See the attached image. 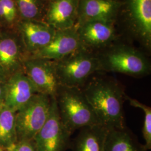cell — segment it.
<instances>
[{
	"label": "cell",
	"instance_id": "cell-1",
	"mask_svg": "<svg viewBox=\"0 0 151 151\" xmlns=\"http://www.w3.org/2000/svg\"><path fill=\"white\" fill-rule=\"evenodd\" d=\"M91 76L81 89L100 124L108 128L125 127L124 103L127 94L122 85L109 76Z\"/></svg>",
	"mask_w": 151,
	"mask_h": 151
},
{
	"label": "cell",
	"instance_id": "cell-2",
	"mask_svg": "<svg viewBox=\"0 0 151 151\" xmlns=\"http://www.w3.org/2000/svg\"><path fill=\"white\" fill-rule=\"evenodd\" d=\"M55 100L61 122L71 134L85 127L100 124L81 88L60 86Z\"/></svg>",
	"mask_w": 151,
	"mask_h": 151
},
{
	"label": "cell",
	"instance_id": "cell-3",
	"mask_svg": "<svg viewBox=\"0 0 151 151\" xmlns=\"http://www.w3.org/2000/svg\"><path fill=\"white\" fill-rule=\"evenodd\" d=\"M99 72H115L134 77H142L151 72V64L140 51L125 44H112L96 53Z\"/></svg>",
	"mask_w": 151,
	"mask_h": 151
},
{
	"label": "cell",
	"instance_id": "cell-4",
	"mask_svg": "<svg viewBox=\"0 0 151 151\" xmlns=\"http://www.w3.org/2000/svg\"><path fill=\"white\" fill-rule=\"evenodd\" d=\"M55 62L60 85L62 86L81 88L91 76L99 72L96 54L82 47Z\"/></svg>",
	"mask_w": 151,
	"mask_h": 151
},
{
	"label": "cell",
	"instance_id": "cell-5",
	"mask_svg": "<svg viewBox=\"0 0 151 151\" xmlns=\"http://www.w3.org/2000/svg\"><path fill=\"white\" fill-rule=\"evenodd\" d=\"M52 98L37 93L16 113L17 141L33 140L48 118Z\"/></svg>",
	"mask_w": 151,
	"mask_h": 151
},
{
	"label": "cell",
	"instance_id": "cell-6",
	"mask_svg": "<svg viewBox=\"0 0 151 151\" xmlns=\"http://www.w3.org/2000/svg\"><path fill=\"white\" fill-rule=\"evenodd\" d=\"M60 119L55 99H52L48 118L33 139L37 151H65L70 148V136Z\"/></svg>",
	"mask_w": 151,
	"mask_h": 151
},
{
	"label": "cell",
	"instance_id": "cell-7",
	"mask_svg": "<svg viewBox=\"0 0 151 151\" xmlns=\"http://www.w3.org/2000/svg\"><path fill=\"white\" fill-rule=\"evenodd\" d=\"M23 68L38 93L55 98L60 85L55 61L29 57L24 60Z\"/></svg>",
	"mask_w": 151,
	"mask_h": 151
},
{
	"label": "cell",
	"instance_id": "cell-8",
	"mask_svg": "<svg viewBox=\"0 0 151 151\" xmlns=\"http://www.w3.org/2000/svg\"><path fill=\"white\" fill-rule=\"evenodd\" d=\"M127 20L133 34L148 51L151 48V0H124Z\"/></svg>",
	"mask_w": 151,
	"mask_h": 151
},
{
	"label": "cell",
	"instance_id": "cell-9",
	"mask_svg": "<svg viewBox=\"0 0 151 151\" xmlns=\"http://www.w3.org/2000/svg\"><path fill=\"white\" fill-rule=\"evenodd\" d=\"M114 22L92 21L77 26L82 47L96 53L113 43Z\"/></svg>",
	"mask_w": 151,
	"mask_h": 151
},
{
	"label": "cell",
	"instance_id": "cell-10",
	"mask_svg": "<svg viewBox=\"0 0 151 151\" xmlns=\"http://www.w3.org/2000/svg\"><path fill=\"white\" fill-rule=\"evenodd\" d=\"M27 57L17 32L3 30L0 34V65L9 77L24 71V62Z\"/></svg>",
	"mask_w": 151,
	"mask_h": 151
},
{
	"label": "cell",
	"instance_id": "cell-11",
	"mask_svg": "<svg viewBox=\"0 0 151 151\" xmlns=\"http://www.w3.org/2000/svg\"><path fill=\"white\" fill-rule=\"evenodd\" d=\"M81 47L77 27L75 26L65 30H57L54 37L47 45L28 56L27 58L58 61Z\"/></svg>",
	"mask_w": 151,
	"mask_h": 151
},
{
	"label": "cell",
	"instance_id": "cell-12",
	"mask_svg": "<svg viewBox=\"0 0 151 151\" xmlns=\"http://www.w3.org/2000/svg\"><path fill=\"white\" fill-rule=\"evenodd\" d=\"M16 31L21 38L27 57L47 45L56 32L44 22L27 20H21Z\"/></svg>",
	"mask_w": 151,
	"mask_h": 151
},
{
	"label": "cell",
	"instance_id": "cell-13",
	"mask_svg": "<svg viewBox=\"0 0 151 151\" xmlns=\"http://www.w3.org/2000/svg\"><path fill=\"white\" fill-rule=\"evenodd\" d=\"M79 0H50L43 22L54 30H62L77 25Z\"/></svg>",
	"mask_w": 151,
	"mask_h": 151
},
{
	"label": "cell",
	"instance_id": "cell-14",
	"mask_svg": "<svg viewBox=\"0 0 151 151\" xmlns=\"http://www.w3.org/2000/svg\"><path fill=\"white\" fill-rule=\"evenodd\" d=\"M122 5L118 0H79L76 26L92 21L114 22Z\"/></svg>",
	"mask_w": 151,
	"mask_h": 151
},
{
	"label": "cell",
	"instance_id": "cell-15",
	"mask_svg": "<svg viewBox=\"0 0 151 151\" xmlns=\"http://www.w3.org/2000/svg\"><path fill=\"white\" fill-rule=\"evenodd\" d=\"M37 93L24 71L10 76L6 82L5 106L17 112Z\"/></svg>",
	"mask_w": 151,
	"mask_h": 151
},
{
	"label": "cell",
	"instance_id": "cell-16",
	"mask_svg": "<svg viewBox=\"0 0 151 151\" xmlns=\"http://www.w3.org/2000/svg\"><path fill=\"white\" fill-rule=\"evenodd\" d=\"M109 129L101 124L82 128L71 140L70 149L72 151H104Z\"/></svg>",
	"mask_w": 151,
	"mask_h": 151
},
{
	"label": "cell",
	"instance_id": "cell-17",
	"mask_svg": "<svg viewBox=\"0 0 151 151\" xmlns=\"http://www.w3.org/2000/svg\"><path fill=\"white\" fill-rule=\"evenodd\" d=\"M104 151H146L136 136L127 127L109 128Z\"/></svg>",
	"mask_w": 151,
	"mask_h": 151
},
{
	"label": "cell",
	"instance_id": "cell-18",
	"mask_svg": "<svg viewBox=\"0 0 151 151\" xmlns=\"http://www.w3.org/2000/svg\"><path fill=\"white\" fill-rule=\"evenodd\" d=\"M15 111L4 106L0 109V146L8 149L17 142Z\"/></svg>",
	"mask_w": 151,
	"mask_h": 151
},
{
	"label": "cell",
	"instance_id": "cell-19",
	"mask_svg": "<svg viewBox=\"0 0 151 151\" xmlns=\"http://www.w3.org/2000/svg\"><path fill=\"white\" fill-rule=\"evenodd\" d=\"M22 20L43 22L48 2L44 0H13Z\"/></svg>",
	"mask_w": 151,
	"mask_h": 151
},
{
	"label": "cell",
	"instance_id": "cell-20",
	"mask_svg": "<svg viewBox=\"0 0 151 151\" xmlns=\"http://www.w3.org/2000/svg\"><path fill=\"white\" fill-rule=\"evenodd\" d=\"M21 20L13 0H0V25L3 30H16Z\"/></svg>",
	"mask_w": 151,
	"mask_h": 151
},
{
	"label": "cell",
	"instance_id": "cell-21",
	"mask_svg": "<svg viewBox=\"0 0 151 151\" xmlns=\"http://www.w3.org/2000/svg\"><path fill=\"white\" fill-rule=\"evenodd\" d=\"M126 100H128L130 105L135 108H139L145 114V119L142 129V133L145 144L143 145L146 151L151 149V108L143 103H140L135 99L126 95Z\"/></svg>",
	"mask_w": 151,
	"mask_h": 151
},
{
	"label": "cell",
	"instance_id": "cell-22",
	"mask_svg": "<svg viewBox=\"0 0 151 151\" xmlns=\"http://www.w3.org/2000/svg\"><path fill=\"white\" fill-rule=\"evenodd\" d=\"M9 149L11 151H37L33 140L17 141Z\"/></svg>",
	"mask_w": 151,
	"mask_h": 151
},
{
	"label": "cell",
	"instance_id": "cell-23",
	"mask_svg": "<svg viewBox=\"0 0 151 151\" xmlns=\"http://www.w3.org/2000/svg\"><path fill=\"white\" fill-rule=\"evenodd\" d=\"M6 97V82H0V109L5 106Z\"/></svg>",
	"mask_w": 151,
	"mask_h": 151
},
{
	"label": "cell",
	"instance_id": "cell-24",
	"mask_svg": "<svg viewBox=\"0 0 151 151\" xmlns=\"http://www.w3.org/2000/svg\"><path fill=\"white\" fill-rule=\"evenodd\" d=\"M9 77V76L7 74L5 70H4L1 65H0V82H6Z\"/></svg>",
	"mask_w": 151,
	"mask_h": 151
},
{
	"label": "cell",
	"instance_id": "cell-25",
	"mask_svg": "<svg viewBox=\"0 0 151 151\" xmlns=\"http://www.w3.org/2000/svg\"><path fill=\"white\" fill-rule=\"evenodd\" d=\"M4 150H5V149L3 147H2L1 146H0V151H4Z\"/></svg>",
	"mask_w": 151,
	"mask_h": 151
},
{
	"label": "cell",
	"instance_id": "cell-26",
	"mask_svg": "<svg viewBox=\"0 0 151 151\" xmlns=\"http://www.w3.org/2000/svg\"><path fill=\"white\" fill-rule=\"evenodd\" d=\"M2 30H3V29L2 28V27H1V25H0V34L1 33V32H2Z\"/></svg>",
	"mask_w": 151,
	"mask_h": 151
},
{
	"label": "cell",
	"instance_id": "cell-27",
	"mask_svg": "<svg viewBox=\"0 0 151 151\" xmlns=\"http://www.w3.org/2000/svg\"><path fill=\"white\" fill-rule=\"evenodd\" d=\"M4 151H11V150L9 148H8V149H5Z\"/></svg>",
	"mask_w": 151,
	"mask_h": 151
},
{
	"label": "cell",
	"instance_id": "cell-28",
	"mask_svg": "<svg viewBox=\"0 0 151 151\" xmlns=\"http://www.w3.org/2000/svg\"><path fill=\"white\" fill-rule=\"evenodd\" d=\"M44 1H45L46 2H48L49 1H50V0H44Z\"/></svg>",
	"mask_w": 151,
	"mask_h": 151
}]
</instances>
